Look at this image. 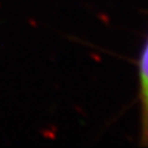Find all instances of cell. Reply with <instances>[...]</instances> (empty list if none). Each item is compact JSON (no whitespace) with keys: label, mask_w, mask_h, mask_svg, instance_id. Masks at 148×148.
<instances>
[{"label":"cell","mask_w":148,"mask_h":148,"mask_svg":"<svg viewBox=\"0 0 148 148\" xmlns=\"http://www.w3.org/2000/svg\"><path fill=\"white\" fill-rule=\"evenodd\" d=\"M140 86L142 104V141L148 145V42L140 61Z\"/></svg>","instance_id":"cell-1"}]
</instances>
